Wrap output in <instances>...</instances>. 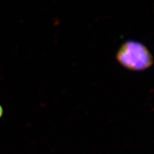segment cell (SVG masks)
Listing matches in <instances>:
<instances>
[{
	"mask_svg": "<svg viewBox=\"0 0 154 154\" xmlns=\"http://www.w3.org/2000/svg\"><path fill=\"white\" fill-rule=\"evenodd\" d=\"M2 114H3V109L2 107L1 106V105H0V118L2 116Z\"/></svg>",
	"mask_w": 154,
	"mask_h": 154,
	"instance_id": "cell-2",
	"label": "cell"
},
{
	"mask_svg": "<svg viewBox=\"0 0 154 154\" xmlns=\"http://www.w3.org/2000/svg\"><path fill=\"white\" fill-rule=\"evenodd\" d=\"M116 59L121 66L131 72H143L153 64V55L141 42L128 40L121 45Z\"/></svg>",
	"mask_w": 154,
	"mask_h": 154,
	"instance_id": "cell-1",
	"label": "cell"
}]
</instances>
